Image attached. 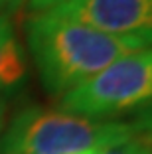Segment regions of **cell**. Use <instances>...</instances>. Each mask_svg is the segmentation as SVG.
I'll use <instances>...</instances> for the list:
<instances>
[{"mask_svg": "<svg viewBox=\"0 0 152 154\" xmlns=\"http://www.w3.org/2000/svg\"><path fill=\"white\" fill-rule=\"evenodd\" d=\"M136 138L129 122L97 121L61 109L28 107L0 132V154H75Z\"/></svg>", "mask_w": 152, "mask_h": 154, "instance_id": "obj_2", "label": "cell"}, {"mask_svg": "<svg viewBox=\"0 0 152 154\" xmlns=\"http://www.w3.org/2000/svg\"><path fill=\"white\" fill-rule=\"evenodd\" d=\"M152 105V48L132 51L57 101L65 113L113 121Z\"/></svg>", "mask_w": 152, "mask_h": 154, "instance_id": "obj_3", "label": "cell"}, {"mask_svg": "<svg viewBox=\"0 0 152 154\" xmlns=\"http://www.w3.org/2000/svg\"><path fill=\"white\" fill-rule=\"evenodd\" d=\"M142 154H152V144H146V142H144V148H142Z\"/></svg>", "mask_w": 152, "mask_h": 154, "instance_id": "obj_12", "label": "cell"}, {"mask_svg": "<svg viewBox=\"0 0 152 154\" xmlns=\"http://www.w3.org/2000/svg\"><path fill=\"white\" fill-rule=\"evenodd\" d=\"M142 148H144V142L140 140V138H132V140L125 142V144H121V146L105 150L103 154H142Z\"/></svg>", "mask_w": 152, "mask_h": 154, "instance_id": "obj_7", "label": "cell"}, {"mask_svg": "<svg viewBox=\"0 0 152 154\" xmlns=\"http://www.w3.org/2000/svg\"><path fill=\"white\" fill-rule=\"evenodd\" d=\"M26 4L28 0H0V16H12L20 12Z\"/></svg>", "mask_w": 152, "mask_h": 154, "instance_id": "obj_9", "label": "cell"}, {"mask_svg": "<svg viewBox=\"0 0 152 154\" xmlns=\"http://www.w3.org/2000/svg\"><path fill=\"white\" fill-rule=\"evenodd\" d=\"M48 12L99 32L152 44V0H67Z\"/></svg>", "mask_w": 152, "mask_h": 154, "instance_id": "obj_4", "label": "cell"}, {"mask_svg": "<svg viewBox=\"0 0 152 154\" xmlns=\"http://www.w3.org/2000/svg\"><path fill=\"white\" fill-rule=\"evenodd\" d=\"M67 0H28V10L30 14H40V12H48V10L55 8V6L63 4Z\"/></svg>", "mask_w": 152, "mask_h": 154, "instance_id": "obj_8", "label": "cell"}, {"mask_svg": "<svg viewBox=\"0 0 152 154\" xmlns=\"http://www.w3.org/2000/svg\"><path fill=\"white\" fill-rule=\"evenodd\" d=\"M129 125L132 127L136 138H140L146 144H152V105L140 109Z\"/></svg>", "mask_w": 152, "mask_h": 154, "instance_id": "obj_6", "label": "cell"}, {"mask_svg": "<svg viewBox=\"0 0 152 154\" xmlns=\"http://www.w3.org/2000/svg\"><path fill=\"white\" fill-rule=\"evenodd\" d=\"M28 79V57L12 16H0V95L18 93Z\"/></svg>", "mask_w": 152, "mask_h": 154, "instance_id": "obj_5", "label": "cell"}, {"mask_svg": "<svg viewBox=\"0 0 152 154\" xmlns=\"http://www.w3.org/2000/svg\"><path fill=\"white\" fill-rule=\"evenodd\" d=\"M26 44L42 85L51 97H65L123 55L152 48L140 38L113 36L49 12L30 14Z\"/></svg>", "mask_w": 152, "mask_h": 154, "instance_id": "obj_1", "label": "cell"}, {"mask_svg": "<svg viewBox=\"0 0 152 154\" xmlns=\"http://www.w3.org/2000/svg\"><path fill=\"white\" fill-rule=\"evenodd\" d=\"M4 117H6V99L0 95V132L4 128Z\"/></svg>", "mask_w": 152, "mask_h": 154, "instance_id": "obj_10", "label": "cell"}, {"mask_svg": "<svg viewBox=\"0 0 152 154\" xmlns=\"http://www.w3.org/2000/svg\"><path fill=\"white\" fill-rule=\"evenodd\" d=\"M105 150H85V152H75V154H103Z\"/></svg>", "mask_w": 152, "mask_h": 154, "instance_id": "obj_11", "label": "cell"}]
</instances>
